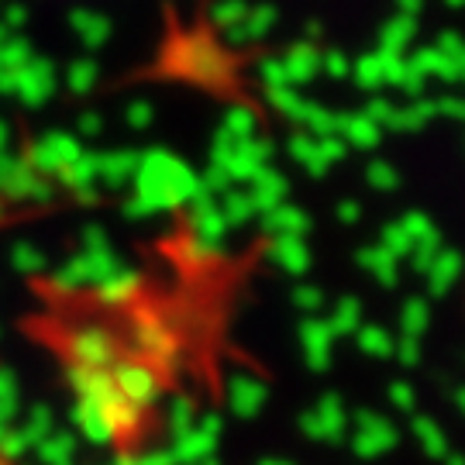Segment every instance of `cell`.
Listing matches in <instances>:
<instances>
[{
    "instance_id": "1",
    "label": "cell",
    "mask_w": 465,
    "mask_h": 465,
    "mask_svg": "<svg viewBox=\"0 0 465 465\" xmlns=\"http://www.w3.org/2000/svg\"><path fill=\"white\" fill-rule=\"evenodd\" d=\"M0 465H17V462H15V459H11V455H7V451L0 449Z\"/></svg>"
}]
</instances>
